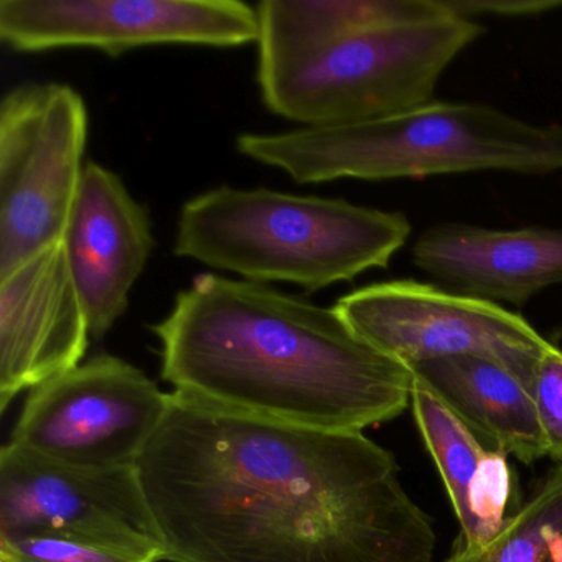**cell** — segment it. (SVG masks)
Masks as SVG:
<instances>
[{
  "instance_id": "cell-1",
  "label": "cell",
  "mask_w": 562,
  "mask_h": 562,
  "mask_svg": "<svg viewBox=\"0 0 562 562\" xmlns=\"http://www.w3.org/2000/svg\"><path fill=\"white\" fill-rule=\"evenodd\" d=\"M167 562H432L390 450L170 393L137 462Z\"/></svg>"
},
{
  "instance_id": "cell-2",
  "label": "cell",
  "mask_w": 562,
  "mask_h": 562,
  "mask_svg": "<svg viewBox=\"0 0 562 562\" xmlns=\"http://www.w3.org/2000/svg\"><path fill=\"white\" fill-rule=\"evenodd\" d=\"M154 334L176 393L324 430L387 423L411 406V368L361 340L335 307L265 284L200 274Z\"/></svg>"
},
{
  "instance_id": "cell-3",
  "label": "cell",
  "mask_w": 562,
  "mask_h": 562,
  "mask_svg": "<svg viewBox=\"0 0 562 562\" xmlns=\"http://www.w3.org/2000/svg\"><path fill=\"white\" fill-rule=\"evenodd\" d=\"M239 154L301 183L459 173L562 172V124L529 123L482 103L436 101L373 123L241 134Z\"/></svg>"
},
{
  "instance_id": "cell-4",
  "label": "cell",
  "mask_w": 562,
  "mask_h": 562,
  "mask_svg": "<svg viewBox=\"0 0 562 562\" xmlns=\"http://www.w3.org/2000/svg\"><path fill=\"white\" fill-rule=\"evenodd\" d=\"M411 233L400 212L225 186L183 205L173 252L256 284L321 291L386 269Z\"/></svg>"
},
{
  "instance_id": "cell-5",
  "label": "cell",
  "mask_w": 562,
  "mask_h": 562,
  "mask_svg": "<svg viewBox=\"0 0 562 562\" xmlns=\"http://www.w3.org/2000/svg\"><path fill=\"white\" fill-rule=\"evenodd\" d=\"M480 22L440 18L259 55L266 108L305 127L387 120L432 103L447 68L483 35Z\"/></svg>"
},
{
  "instance_id": "cell-6",
  "label": "cell",
  "mask_w": 562,
  "mask_h": 562,
  "mask_svg": "<svg viewBox=\"0 0 562 562\" xmlns=\"http://www.w3.org/2000/svg\"><path fill=\"white\" fill-rule=\"evenodd\" d=\"M88 137L83 98L61 83H25L0 104V278L64 238Z\"/></svg>"
},
{
  "instance_id": "cell-7",
  "label": "cell",
  "mask_w": 562,
  "mask_h": 562,
  "mask_svg": "<svg viewBox=\"0 0 562 562\" xmlns=\"http://www.w3.org/2000/svg\"><path fill=\"white\" fill-rule=\"evenodd\" d=\"M169 400L139 368L100 353L29 391L9 442L64 465L131 469Z\"/></svg>"
},
{
  "instance_id": "cell-8",
  "label": "cell",
  "mask_w": 562,
  "mask_h": 562,
  "mask_svg": "<svg viewBox=\"0 0 562 562\" xmlns=\"http://www.w3.org/2000/svg\"><path fill=\"white\" fill-rule=\"evenodd\" d=\"M335 311L370 347L407 368L449 357L498 361L531 387L551 341L503 305L417 281L364 285Z\"/></svg>"
},
{
  "instance_id": "cell-9",
  "label": "cell",
  "mask_w": 562,
  "mask_h": 562,
  "mask_svg": "<svg viewBox=\"0 0 562 562\" xmlns=\"http://www.w3.org/2000/svg\"><path fill=\"white\" fill-rule=\"evenodd\" d=\"M0 41L21 54L94 48L120 57L150 45L233 48L259 41L239 0H0Z\"/></svg>"
},
{
  "instance_id": "cell-10",
  "label": "cell",
  "mask_w": 562,
  "mask_h": 562,
  "mask_svg": "<svg viewBox=\"0 0 562 562\" xmlns=\"http://www.w3.org/2000/svg\"><path fill=\"white\" fill-rule=\"evenodd\" d=\"M55 532L164 558L137 467L80 469L8 442L0 449V538Z\"/></svg>"
},
{
  "instance_id": "cell-11",
  "label": "cell",
  "mask_w": 562,
  "mask_h": 562,
  "mask_svg": "<svg viewBox=\"0 0 562 562\" xmlns=\"http://www.w3.org/2000/svg\"><path fill=\"white\" fill-rule=\"evenodd\" d=\"M90 335L61 243L0 278V413L78 367Z\"/></svg>"
},
{
  "instance_id": "cell-12",
  "label": "cell",
  "mask_w": 562,
  "mask_h": 562,
  "mask_svg": "<svg viewBox=\"0 0 562 562\" xmlns=\"http://www.w3.org/2000/svg\"><path fill=\"white\" fill-rule=\"evenodd\" d=\"M61 246L90 334L103 338L130 307L153 255L149 212L116 173L87 164Z\"/></svg>"
},
{
  "instance_id": "cell-13",
  "label": "cell",
  "mask_w": 562,
  "mask_h": 562,
  "mask_svg": "<svg viewBox=\"0 0 562 562\" xmlns=\"http://www.w3.org/2000/svg\"><path fill=\"white\" fill-rule=\"evenodd\" d=\"M411 259L453 292L492 304L525 305L562 284V228L442 223L417 236Z\"/></svg>"
},
{
  "instance_id": "cell-14",
  "label": "cell",
  "mask_w": 562,
  "mask_h": 562,
  "mask_svg": "<svg viewBox=\"0 0 562 562\" xmlns=\"http://www.w3.org/2000/svg\"><path fill=\"white\" fill-rule=\"evenodd\" d=\"M411 407L462 528L460 544H486L521 508L508 456L480 439L416 381Z\"/></svg>"
},
{
  "instance_id": "cell-15",
  "label": "cell",
  "mask_w": 562,
  "mask_h": 562,
  "mask_svg": "<svg viewBox=\"0 0 562 562\" xmlns=\"http://www.w3.org/2000/svg\"><path fill=\"white\" fill-rule=\"evenodd\" d=\"M411 371L417 384L490 446L522 463L546 457L531 387L505 364L449 357L414 364Z\"/></svg>"
},
{
  "instance_id": "cell-16",
  "label": "cell",
  "mask_w": 562,
  "mask_h": 562,
  "mask_svg": "<svg viewBox=\"0 0 562 562\" xmlns=\"http://www.w3.org/2000/svg\"><path fill=\"white\" fill-rule=\"evenodd\" d=\"M256 11L259 55L304 50L374 29L456 18L450 0H262Z\"/></svg>"
},
{
  "instance_id": "cell-17",
  "label": "cell",
  "mask_w": 562,
  "mask_h": 562,
  "mask_svg": "<svg viewBox=\"0 0 562 562\" xmlns=\"http://www.w3.org/2000/svg\"><path fill=\"white\" fill-rule=\"evenodd\" d=\"M446 562H562V463L492 541L459 544Z\"/></svg>"
},
{
  "instance_id": "cell-18",
  "label": "cell",
  "mask_w": 562,
  "mask_h": 562,
  "mask_svg": "<svg viewBox=\"0 0 562 562\" xmlns=\"http://www.w3.org/2000/svg\"><path fill=\"white\" fill-rule=\"evenodd\" d=\"M156 552L137 551L75 536L37 532L0 538V562H160Z\"/></svg>"
},
{
  "instance_id": "cell-19",
  "label": "cell",
  "mask_w": 562,
  "mask_h": 562,
  "mask_svg": "<svg viewBox=\"0 0 562 562\" xmlns=\"http://www.w3.org/2000/svg\"><path fill=\"white\" fill-rule=\"evenodd\" d=\"M546 457L562 463V350L549 345L536 364L531 383Z\"/></svg>"
}]
</instances>
